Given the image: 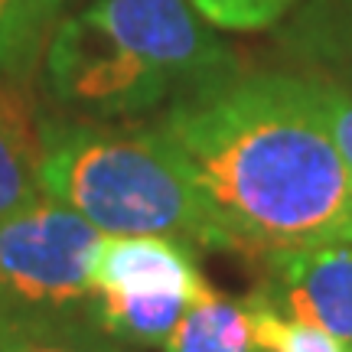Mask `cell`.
Masks as SVG:
<instances>
[{"label": "cell", "mask_w": 352, "mask_h": 352, "mask_svg": "<svg viewBox=\"0 0 352 352\" xmlns=\"http://www.w3.org/2000/svg\"><path fill=\"white\" fill-rule=\"evenodd\" d=\"M232 252L352 241V170L307 76L239 69L179 95L160 118Z\"/></svg>", "instance_id": "cell-1"}, {"label": "cell", "mask_w": 352, "mask_h": 352, "mask_svg": "<svg viewBox=\"0 0 352 352\" xmlns=\"http://www.w3.org/2000/svg\"><path fill=\"white\" fill-rule=\"evenodd\" d=\"M235 69L186 0H95L46 52L52 98L91 118L153 111Z\"/></svg>", "instance_id": "cell-2"}, {"label": "cell", "mask_w": 352, "mask_h": 352, "mask_svg": "<svg viewBox=\"0 0 352 352\" xmlns=\"http://www.w3.org/2000/svg\"><path fill=\"white\" fill-rule=\"evenodd\" d=\"M39 183L101 235H166L232 252L189 160L160 127L46 118L39 121Z\"/></svg>", "instance_id": "cell-3"}, {"label": "cell", "mask_w": 352, "mask_h": 352, "mask_svg": "<svg viewBox=\"0 0 352 352\" xmlns=\"http://www.w3.org/2000/svg\"><path fill=\"white\" fill-rule=\"evenodd\" d=\"M98 239L88 219L52 196L3 215L0 307H85L91 297L88 264Z\"/></svg>", "instance_id": "cell-4"}, {"label": "cell", "mask_w": 352, "mask_h": 352, "mask_svg": "<svg viewBox=\"0 0 352 352\" xmlns=\"http://www.w3.org/2000/svg\"><path fill=\"white\" fill-rule=\"evenodd\" d=\"M267 284L258 294L280 314L327 329L352 352V241H323L264 254Z\"/></svg>", "instance_id": "cell-5"}, {"label": "cell", "mask_w": 352, "mask_h": 352, "mask_svg": "<svg viewBox=\"0 0 352 352\" xmlns=\"http://www.w3.org/2000/svg\"><path fill=\"white\" fill-rule=\"evenodd\" d=\"M91 294L183 297L199 303L212 294L189 241L166 235H101L88 264Z\"/></svg>", "instance_id": "cell-6"}, {"label": "cell", "mask_w": 352, "mask_h": 352, "mask_svg": "<svg viewBox=\"0 0 352 352\" xmlns=\"http://www.w3.org/2000/svg\"><path fill=\"white\" fill-rule=\"evenodd\" d=\"M280 46L310 72L352 91V0H303Z\"/></svg>", "instance_id": "cell-7"}, {"label": "cell", "mask_w": 352, "mask_h": 352, "mask_svg": "<svg viewBox=\"0 0 352 352\" xmlns=\"http://www.w3.org/2000/svg\"><path fill=\"white\" fill-rule=\"evenodd\" d=\"M0 352H127L85 307H0Z\"/></svg>", "instance_id": "cell-8"}, {"label": "cell", "mask_w": 352, "mask_h": 352, "mask_svg": "<svg viewBox=\"0 0 352 352\" xmlns=\"http://www.w3.org/2000/svg\"><path fill=\"white\" fill-rule=\"evenodd\" d=\"M23 82H0V219L43 199L39 183V124Z\"/></svg>", "instance_id": "cell-9"}, {"label": "cell", "mask_w": 352, "mask_h": 352, "mask_svg": "<svg viewBox=\"0 0 352 352\" xmlns=\"http://www.w3.org/2000/svg\"><path fill=\"white\" fill-rule=\"evenodd\" d=\"M164 346L166 352H258L245 300L215 290L189 307Z\"/></svg>", "instance_id": "cell-10"}, {"label": "cell", "mask_w": 352, "mask_h": 352, "mask_svg": "<svg viewBox=\"0 0 352 352\" xmlns=\"http://www.w3.org/2000/svg\"><path fill=\"white\" fill-rule=\"evenodd\" d=\"M50 20L43 0H0V82H23L33 72Z\"/></svg>", "instance_id": "cell-11"}, {"label": "cell", "mask_w": 352, "mask_h": 352, "mask_svg": "<svg viewBox=\"0 0 352 352\" xmlns=\"http://www.w3.org/2000/svg\"><path fill=\"white\" fill-rule=\"evenodd\" d=\"M248 307V320L254 329V342L258 349L267 352H346L340 342L329 336L327 329L307 320H294V316L280 314L274 303L261 297L254 290L252 297H245Z\"/></svg>", "instance_id": "cell-12"}, {"label": "cell", "mask_w": 352, "mask_h": 352, "mask_svg": "<svg viewBox=\"0 0 352 352\" xmlns=\"http://www.w3.org/2000/svg\"><path fill=\"white\" fill-rule=\"evenodd\" d=\"M196 10L215 26L226 30H264L274 26L277 20H284L297 0H189Z\"/></svg>", "instance_id": "cell-13"}, {"label": "cell", "mask_w": 352, "mask_h": 352, "mask_svg": "<svg viewBox=\"0 0 352 352\" xmlns=\"http://www.w3.org/2000/svg\"><path fill=\"white\" fill-rule=\"evenodd\" d=\"M307 82H310L314 104L327 121V131L333 134L336 147H340V153L346 157V164L352 170V91L320 76H307Z\"/></svg>", "instance_id": "cell-14"}, {"label": "cell", "mask_w": 352, "mask_h": 352, "mask_svg": "<svg viewBox=\"0 0 352 352\" xmlns=\"http://www.w3.org/2000/svg\"><path fill=\"white\" fill-rule=\"evenodd\" d=\"M63 3H65V0H43V7H46V13H50V16H52L56 10H59Z\"/></svg>", "instance_id": "cell-15"}, {"label": "cell", "mask_w": 352, "mask_h": 352, "mask_svg": "<svg viewBox=\"0 0 352 352\" xmlns=\"http://www.w3.org/2000/svg\"><path fill=\"white\" fill-rule=\"evenodd\" d=\"M258 352H267V349H258Z\"/></svg>", "instance_id": "cell-16"}]
</instances>
